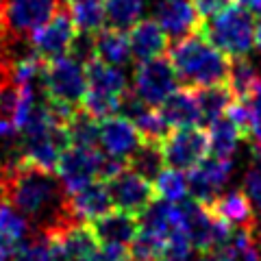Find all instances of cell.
Instances as JSON below:
<instances>
[{
	"mask_svg": "<svg viewBox=\"0 0 261 261\" xmlns=\"http://www.w3.org/2000/svg\"><path fill=\"white\" fill-rule=\"evenodd\" d=\"M144 137L137 126L124 116H111L100 120V148L107 157L124 163L142 144Z\"/></svg>",
	"mask_w": 261,
	"mask_h": 261,
	"instance_id": "15",
	"label": "cell"
},
{
	"mask_svg": "<svg viewBox=\"0 0 261 261\" xmlns=\"http://www.w3.org/2000/svg\"><path fill=\"white\" fill-rule=\"evenodd\" d=\"M68 137L70 146L98 148V144H100V122L94 116H89L85 109H79L68 120Z\"/></svg>",
	"mask_w": 261,
	"mask_h": 261,
	"instance_id": "28",
	"label": "cell"
},
{
	"mask_svg": "<svg viewBox=\"0 0 261 261\" xmlns=\"http://www.w3.org/2000/svg\"><path fill=\"white\" fill-rule=\"evenodd\" d=\"M57 261H100V244L89 224L76 222L48 238Z\"/></svg>",
	"mask_w": 261,
	"mask_h": 261,
	"instance_id": "13",
	"label": "cell"
},
{
	"mask_svg": "<svg viewBox=\"0 0 261 261\" xmlns=\"http://www.w3.org/2000/svg\"><path fill=\"white\" fill-rule=\"evenodd\" d=\"M105 185L109 190L113 207L120 211H126V214H133V216H144L150 209L152 202L157 200L154 185L148 178L133 172L126 166L118 170L113 176H109L105 181Z\"/></svg>",
	"mask_w": 261,
	"mask_h": 261,
	"instance_id": "11",
	"label": "cell"
},
{
	"mask_svg": "<svg viewBox=\"0 0 261 261\" xmlns=\"http://www.w3.org/2000/svg\"><path fill=\"white\" fill-rule=\"evenodd\" d=\"M196 96H198L200 118H202V122H207V124L226 116L228 107L235 102V94H233V89L228 87V83L198 87L196 89Z\"/></svg>",
	"mask_w": 261,
	"mask_h": 261,
	"instance_id": "24",
	"label": "cell"
},
{
	"mask_svg": "<svg viewBox=\"0 0 261 261\" xmlns=\"http://www.w3.org/2000/svg\"><path fill=\"white\" fill-rule=\"evenodd\" d=\"M105 11L113 29L124 31L142 20L144 0H105Z\"/></svg>",
	"mask_w": 261,
	"mask_h": 261,
	"instance_id": "31",
	"label": "cell"
},
{
	"mask_svg": "<svg viewBox=\"0 0 261 261\" xmlns=\"http://www.w3.org/2000/svg\"><path fill=\"white\" fill-rule=\"evenodd\" d=\"M7 261H15V259H11V257H9V259H7Z\"/></svg>",
	"mask_w": 261,
	"mask_h": 261,
	"instance_id": "39",
	"label": "cell"
},
{
	"mask_svg": "<svg viewBox=\"0 0 261 261\" xmlns=\"http://www.w3.org/2000/svg\"><path fill=\"white\" fill-rule=\"evenodd\" d=\"M126 168H130L137 174H142L144 178H148V181H154V178L161 174V170L166 168L161 146L157 142H146V140H142V144L137 146L135 152L128 157Z\"/></svg>",
	"mask_w": 261,
	"mask_h": 261,
	"instance_id": "26",
	"label": "cell"
},
{
	"mask_svg": "<svg viewBox=\"0 0 261 261\" xmlns=\"http://www.w3.org/2000/svg\"><path fill=\"white\" fill-rule=\"evenodd\" d=\"M33 231L20 211H15L9 202H0V261H7L15 255L27 235Z\"/></svg>",
	"mask_w": 261,
	"mask_h": 261,
	"instance_id": "22",
	"label": "cell"
},
{
	"mask_svg": "<svg viewBox=\"0 0 261 261\" xmlns=\"http://www.w3.org/2000/svg\"><path fill=\"white\" fill-rule=\"evenodd\" d=\"M233 3H238L240 7L248 11H255V13H261V0H233Z\"/></svg>",
	"mask_w": 261,
	"mask_h": 261,
	"instance_id": "35",
	"label": "cell"
},
{
	"mask_svg": "<svg viewBox=\"0 0 261 261\" xmlns=\"http://www.w3.org/2000/svg\"><path fill=\"white\" fill-rule=\"evenodd\" d=\"M207 133H209L211 154H214V157H220V159H231L240 140H244V133L240 130V126L228 116H222L216 122H211Z\"/></svg>",
	"mask_w": 261,
	"mask_h": 261,
	"instance_id": "25",
	"label": "cell"
},
{
	"mask_svg": "<svg viewBox=\"0 0 261 261\" xmlns=\"http://www.w3.org/2000/svg\"><path fill=\"white\" fill-rule=\"evenodd\" d=\"M70 209H72V216H74L79 222L89 224L94 222L96 218H100L105 214H109L113 207L111 202V196L105 181H96V183H89L81 190L72 192L70 194Z\"/></svg>",
	"mask_w": 261,
	"mask_h": 261,
	"instance_id": "18",
	"label": "cell"
},
{
	"mask_svg": "<svg viewBox=\"0 0 261 261\" xmlns=\"http://www.w3.org/2000/svg\"><path fill=\"white\" fill-rule=\"evenodd\" d=\"M168 59L172 63L178 81L192 89L226 83L228 72H231L228 57L222 50H218L200 33L178 39L168 50Z\"/></svg>",
	"mask_w": 261,
	"mask_h": 261,
	"instance_id": "2",
	"label": "cell"
},
{
	"mask_svg": "<svg viewBox=\"0 0 261 261\" xmlns=\"http://www.w3.org/2000/svg\"><path fill=\"white\" fill-rule=\"evenodd\" d=\"M255 44H257V48L261 50V13H259V20L255 24Z\"/></svg>",
	"mask_w": 261,
	"mask_h": 261,
	"instance_id": "36",
	"label": "cell"
},
{
	"mask_svg": "<svg viewBox=\"0 0 261 261\" xmlns=\"http://www.w3.org/2000/svg\"><path fill=\"white\" fill-rule=\"evenodd\" d=\"M70 13L74 18L79 33L96 35L98 31L107 24V11H105V0H74L70 3Z\"/></svg>",
	"mask_w": 261,
	"mask_h": 261,
	"instance_id": "27",
	"label": "cell"
},
{
	"mask_svg": "<svg viewBox=\"0 0 261 261\" xmlns=\"http://www.w3.org/2000/svg\"><path fill=\"white\" fill-rule=\"evenodd\" d=\"M128 44L130 55L142 63L163 57V53L168 50V35L157 20H140L128 29Z\"/></svg>",
	"mask_w": 261,
	"mask_h": 261,
	"instance_id": "19",
	"label": "cell"
},
{
	"mask_svg": "<svg viewBox=\"0 0 261 261\" xmlns=\"http://www.w3.org/2000/svg\"><path fill=\"white\" fill-rule=\"evenodd\" d=\"M178 207H181L183 228H185L187 240H190L192 248H196L200 255L202 252L222 250L228 244L235 228L211 214V209L207 205L192 198V200H183Z\"/></svg>",
	"mask_w": 261,
	"mask_h": 261,
	"instance_id": "8",
	"label": "cell"
},
{
	"mask_svg": "<svg viewBox=\"0 0 261 261\" xmlns=\"http://www.w3.org/2000/svg\"><path fill=\"white\" fill-rule=\"evenodd\" d=\"M124 168V163L107 157L98 148H81V146H70L65 148L59 163H57V176H59L65 192L72 194L96 181H107L118 170Z\"/></svg>",
	"mask_w": 261,
	"mask_h": 261,
	"instance_id": "6",
	"label": "cell"
},
{
	"mask_svg": "<svg viewBox=\"0 0 261 261\" xmlns=\"http://www.w3.org/2000/svg\"><path fill=\"white\" fill-rule=\"evenodd\" d=\"M178 76L170 59H150L142 61L133 70V94L150 107H161L166 98L178 89Z\"/></svg>",
	"mask_w": 261,
	"mask_h": 261,
	"instance_id": "10",
	"label": "cell"
},
{
	"mask_svg": "<svg viewBox=\"0 0 261 261\" xmlns=\"http://www.w3.org/2000/svg\"><path fill=\"white\" fill-rule=\"evenodd\" d=\"M257 242H259V244H257V250H259V255H261V231H259V238H257Z\"/></svg>",
	"mask_w": 261,
	"mask_h": 261,
	"instance_id": "37",
	"label": "cell"
},
{
	"mask_svg": "<svg viewBox=\"0 0 261 261\" xmlns=\"http://www.w3.org/2000/svg\"><path fill=\"white\" fill-rule=\"evenodd\" d=\"M89 228L100 246H130V242L140 233V216L111 209L109 214L89 222Z\"/></svg>",
	"mask_w": 261,
	"mask_h": 261,
	"instance_id": "17",
	"label": "cell"
},
{
	"mask_svg": "<svg viewBox=\"0 0 261 261\" xmlns=\"http://www.w3.org/2000/svg\"><path fill=\"white\" fill-rule=\"evenodd\" d=\"M0 190L3 200L20 211L33 231L46 240L79 222L70 209V194L53 172L22 163L0 178Z\"/></svg>",
	"mask_w": 261,
	"mask_h": 261,
	"instance_id": "1",
	"label": "cell"
},
{
	"mask_svg": "<svg viewBox=\"0 0 261 261\" xmlns=\"http://www.w3.org/2000/svg\"><path fill=\"white\" fill-rule=\"evenodd\" d=\"M198 33L231 59H244L255 42L252 15L238 3L228 5L216 18L202 22Z\"/></svg>",
	"mask_w": 261,
	"mask_h": 261,
	"instance_id": "4",
	"label": "cell"
},
{
	"mask_svg": "<svg viewBox=\"0 0 261 261\" xmlns=\"http://www.w3.org/2000/svg\"><path fill=\"white\" fill-rule=\"evenodd\" d=\"M233 163L231 159H220V157H211L205 159L198 168H194L187 178H190V192L194 196V200L209 205L214 202L222 187L226 185L228 176H231Z\"/></svg>",
	"mask_w": 261,
	"mask_h": 261,
	"instance_id": "16",
	"label": "cell"
},
{
	"mask_svg": "<svg viewBox=\"0 0 261 261\" xmlns=\"http://www.w3.org/2000/svg\"><path fill=\"white\" fill-rule=\"evenodd\" d=\"M211 214L218 216L222 222L233 228H252L255 226V207L244 190H231L226 194H220L214 202L207 205Z\"/></svg>",
	"mask_w": 261,
	"mask_h": 261,
	"instance_id": "20",
	"label": "cell"
},
{
	"mask_svg": "<svg viewBox=\"0 0 261 261\" xmlns=\"http://www.w3.org/2000/svg\"><path fill=\"white\" fill-rule=\"evenodd\" d=\"M59 9V0H0V42L31 37Z\"/></svg>",
	"mask_w": 261,
	"mask_h": 261,
	"instance_id": "7",
	"label": "cell"
},
{
	"mask_svg": "<svg viewBox=\"0 0 261 261\" xmlns=\"http://www.w3.org/2000/svg\"><path fill=\"white\" fill-rule=\"evenodd\" d=\"M152 185H154L157 200L174 202V205L176 202H183L187 192H190V178H187V174L174 168H163Z\"/></svg>",
	"mask_w": 261,
	"mask_h": 261,
	"instance_id": "30",
	"label": "cell"
},
{
	"mask_svg": "<svg viewBox=\"0 0 261 261\" xmlns=\"http://www.w3.org/2000/svg\"><path fill=\"white\" fill-rule=\"evenodd\" d=\"M42 92L46 100L63 111H76L83 107L87 94V70L85 63L72 55L48 59L42 74Z\"/></svg>",
	"mask_w": 261,
	"mask_h": 261,
	"instance_id": "3",
	"label": "cell"
},
{
	"mask_svg": "<svg viewBox=\"0 0 261 261\" xmlns=\"http://www.w3.org/2000/svg\"><path fill=\"white\" fill-rule=\"evenodd\" d=\"M87 70V94L83 98V109L96 120L118 116L124 96L130 92L126 74L116 65L92 59L85 63Z\"/></svg>",
	"mask_w": 261,
	"mask_h": 261,
	"instance_id": "5",
	"label": "cell"
},
{
	"mask_svg": "<svg viewBox=\"0 0 261 261\" xmlns=\"http://www.w3.org/2000/svg\"><path fill=\"white\" fill-rule=\"evenodd\" d=\"M252 152H255V159H252V166L246 172V178H244V192L248 194L255 209H261V150Z\"/></svg>",
	"mask_w": 261,
	"mask_h": 261,
	"instance_id": "32",
	"label": "cell"
},
{
	"mask_svg": "<svg viewBox=\"0 0 261 261\" xmlns=\"http://www.w3.org/2000/svg\"><path fill=\"white\" fill-rule=\"evenodd\" d=\"M228 87L233 89L235 100L238 102H246L252 96V92L257 89L261 83L259 72L255 70V65L246 59H233L231 63V72H228Z\"/></svg>",
	"mask_w": 261,
	"mask_h": 261,
	"instance_id": "29",
	"label": "cell"
},
{
	"mask_svg": "<svg viewBox=\"0 0 261 261\" xmlns=\"http://www.w3.org/2000/svg\"><path fill=\"white\" fill-rule=\"evenodd\" d=\"M63 3H74V0H63Z\"/></svg>",
	"mask_w": 261,
	"mask_h": 261,
	"instance_id": "38",
	"label": "cell"
},
{
	"mask_svg": "<svg viewBox=\"0 0 261 261\" xmlns=\"http://www.w3.org/2000/svg\"><path fill=\"white\" fill-rule=\"evenodd\" d=\"M194 3H196V9H198L200 18L207 22L211 18H216L220 11H224L228 5H233V0H194Z\"/></svg>",
	"mask_w": 261,
	"mask_h": 261,
	"instance_id": "33",
	"label": "cell"
},
{
	"mask_svg": "<svg viewBox=\"0 0 261 261\" xmlns=\"http://www.w3.org/2000/svg\"><path fill=\"white\" fill-rule=\"evenodd\" d=\"M154 20L166 31L168 37H190L198 33L202 20L194 0H157L154 3Z\"/></svg>",
	"mask_w": 261,
	"mask_h": 261,
	"instance_id": "14",
	"label": "cell"
},
{
	"mask_svg": "<svg viewBox=\"0 0 261 261\" xmlns=\"http://www.w3.org/2000/svg\"><path fill=\"white\" fill-rule=\"evenodd\" d=\"M246 140L252 142L255 150H261V113L259 116H250V128H248Z\"/></svg>",
	"mask_w": 261,
	"mask_h": 261,
	"instance_id": "34",
	"label": "cell"
},
{
	"mask_svg": "<svg viewBox=\"0 0 261 261\" xmlns=\"http://www.w3.org/2000/svg\"><path fill=\"white\" fill-rule=\"evenodd\" d=\"M76 37H79V29L74 24V18H72L70 9L61 7L42 29L31 35V48L35 55L48 61V59L70 55Z\"/></svg>",
	"mask_w": 261,
	"mask_h": 261,
	"instance_id": "12",
	"label": "cell"
},
{
	"mask_svg": "<svg viewBox=\"0 0 261 261\" xmlns=\"http://www.w3.org/2000/svg\"><path fill=\"white\" fill-rule=\"evenodd\" d=\"M161 152L166 168H174L181 172H192L207 159L211 152L209 133L198 126L190 128H174L161 140Z\"/></svg>",
	"mask_w": 261,
	"mask_h": 261,
	"instance_id": "9",
	"label": "cell"
},
{
	"mask_svg": "<svg viewBox=\"0 0 261 261\" xmlns=\"http://www.w3.org/2000/svg\"><path fill=\"white\" fill-rule=\"evenodd\" d=\"M159 111L163 120H166L168 128H190V126H196L198 122H202L198 96H196V89L192 87L176 89L172 96L163 100Z\"/></svg>",
	"mask_w": 261,
	"mask_h": 261,
	"instance_id": "21",
	"label": "cell"
},
{
	"mask_svg": "<svg viewBox=\"0 0 261 261\" xmlns=\"http://www.w3.org/2000/svg\"><path fill=\"white\" fill-rule=\"evenodd\" d=\"M130 44L128 35L120 29H102L94 35V59L109 65H126L130 61Z\"/></svg>",
	"mask_w": 261,
	"mask_h": 261,
	"instance_id": "23",
	"label": "cell"
}]
</instances>
